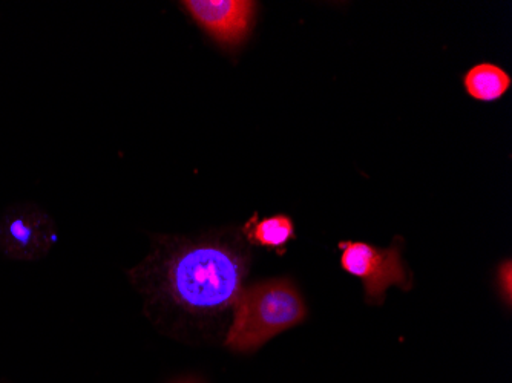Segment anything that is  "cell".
I'll use <instances>...</instances> for the list:
<instances>
[{
    "instance_id": "6",
    "label": "cell",
    "mask_w": 512,
    "mask_h": 383,
    "mask_svg": "<svg viewBox=\"0 0 512 383\" xmlns=\"http://www.w3.org/2000/svg\"><path fill=\"white\" fill-rule=\"evenodd\" d=\"M463 85L473 99L479 102H496L508 91L511 77L500 66L480 63L465 74Z\"/></svg>"
},
{
    "instance_id": "3",
    "label": "cell",
    "mask_w": 512,
    "mask_h": 383,
    "mask_svg": "<svg viewBox=\"0 0 512 383\" xmlns=\"http://www.w3.org/2000/svg\"><path fill=\"white\" fill-rule=\"evenodd\" d=\"M342 250L341 266L345 272L362 279L368 302L384 301L385 290L390 285L410 289V275L402 262L398 249H378L365 243L345 241L339 243Z\"/></svg>"
},
{
    "instance_id": "9",
    "label": "cell",
    "mask_w": 512,
    "mask_h": 383,
    "mask_svg": "<svg viewBox=\"0 0 512 383\" xmlns=\"http://www.w3.org/2000/svg\"><path fill=\"white\" fill-rule=\"evenodd\" d=\"M181 383H198V382H194V380H186V382H181Z\"/></svg>"
},
{
    "instance_id": "2",
    "label": "cell",
    "mask_w": 512,
    "mask_h": 383,
    "mask_svg": "<svg viewBox=\"0 0 512 383\" xmlns=\"http://www.w3.org/2000/svg\"><path fill=\"white\" fill-rule=\"evenodd\" d=\"M301 295L289 279H270L243 290L235 302V318L227 333L230 350L253 351L276 334L306 319Z\"/></svg>"
},
{
    "instance_id": "4",
    "label": "cell",
    "mask_w": 512,
    "mask_h": 383,
    "mask_svg": "<svg viewBox=\"0 0 512 383\" xmlns=\"http://www.w3.org/2000/svg\"><path fill=\"white\" fill-rule=\"evenodd\" d=\"M181 5L209 36L229 48L247 39L256 10L250 0H186Z\"/></svg>"
},
{
    "instance_id": "8",
    "label": "cell",
    "mask_w": 512,
    "mask_h": 383,
    "mask_svg": "<svg viewBox=\"0 0 512 383\" xmlns=\"http://www.w3.org/2000/svg\"><path fill=\"white\" fill-rule=\"evenodd\" d=\"M512 272H511V262L506 261L499 270V287L502 290V293H505V301L508 304H511V295H512Z\"/></svg>"
},
{
    "instance_id": "1",
    "label": "cell",
    "mask_w": 512,
    "mask_h": 383,
    "mask_svg": "<svg viewBox=\"0 0 512 383\" xmlns=\"http://www.w3.org/2000/svg\"><path fill=\"white\" fill-rule=\"evenodd\" d=\"M249 258L221 241H201L175 249L163 264L161 289L192 313H215L237 302Z\"/></svg>"
},
{
    "instance_id": "5",
    "label": "cell",
    "mask_w": 512,
    "mask_h": 383,
    "mask_svg": "<svg viewBox=\"0 0 512 383\" xmlns=\"http://www.w3.org/2000/svg\"><path fill=\"white\" fill-rule=\"evenodd\" d=\"M53 239L50 218L28 207L7 213L0 226V246L11 258H40L50 250Z\"/></svg>"
},
{
    "instance_id": "7",
    "label": "cell",
    "mask_w": 512,
    "mask_h": 383,
    "mask_svg": "<svg viewBox=\"0 0 512 383\" xmlns=\"http://www.w3.org/2000/svg\"><path fill=\"white\" fill-rule=\"evenodd\" d=\"M244 233L250 243L256 244V246L284 252L286 244L295 238V226L286 215H275V217L264 218V220H258L255 215L244 226Z\"/></svg>"
}]
</instances>
